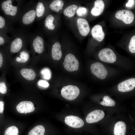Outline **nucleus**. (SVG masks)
Here are the masks:
<instances>
[{
    "label": "nucleus",
    "mask_w": 135,
    "mask_h": 135,
    "mask_svg": "<svg viewBox=\"0 0 135 135\" xmlns=\"http://www.w3.org/2000/svg\"><path fill=\"white\" fill-rule=\"evenodd\" d=\"M12 2V0H6L0 2V9L9 22L11 19L15 18L19 15V6L13 5Z\"/></svg>",
    "instance_id": "1"
},
{
    "label": "nucleus",
    "mask_w": 135,
    "mask_h": 135,
    "mask_svg": "<svg viewBox=\"0 0 135 135\" xmlns=\"http://www.w3.org/2000/svg\"><path fill=\"white\" fill-rule=\"evenodd\" d=\"M80 93V90L77 87L71 85L64 86L61 90L62 96L69 100L75 99L78 96Z\"/></svg>",
    "instance_id": "2"
},
{
    "label": "nucleus",
    "mask_w": 135,
    "mask_h": 135,
    "mask_svg": "<svg viewBox=\"0 0 135 135\" xmlns=\"http://www.w3.org/2000/svg\"><path fill=\"white\" fill-rule=\"evenodd\" d=\"M64 68L69 72L78 70L79 66L78 60L73 54L70 53L66 56L63 62Z\"/></svg>",
    "instance_id": "3"
},
{
    "label": "nucleus",
    "mask_w": 135,
    "mask_h": 135,
    "mask_svg": "<svg viewBox=\"0 0 135 135\" xmlns=\"http://www.w3.org/2000/svg\"><path fill=\"white\" fill-rule=\"evenodd\" d=\"M26 39L22 34H18L14 37L10 42V52L12 53H16L20 51Z\"/></svg>",
    "instance_id": "4"
},
{
    "label": "nucleus",
    "mask_w": 135,
    "mask_h": 135,
    "mask_svg": "<svg viewBox=\"0 0 135 135\" xmlns=\"http://www.w3.org/2000/svg\"><path fill=\"white\" fill-rule=\"evenodd\" d=\"M100 59L104 62L113 63L116 60V57L113 51L109 48H104L101 50L98 54Z\"/></svg>",
    "instance_id": "5"
},
{
    "label": "nucleus",
    "mask_w": 135,
    "mask_h": 135,
    "mask_svg": "<svg viewBox=\"0 0 135 135\" xmlns=\"http://www.w3.org/2000/svg\"><path fill=\"white\" fill-rule=\"evenodd\" d=\"M90 70L93 74L100 79H105L108 74V72L105 67L98 62L92 64L90 66Z\"/></svg>",
    "instance_id": "6"
},
{
    "label": "nucleus",
    "mask_w": 135,
    "mask_h": 135,
    "mask_svg": "<svg viewBox=\"0 0 135 135\" xmlns=\"http://www.w3.org/2000/svg\"><path fill=\"white\" fill-rule=\"evenodd\" d=\"M115 16L116 18L127 24L132 23L134 18L133 12L130 10H118L116 13Z\"/></svg>",
    "instance_id": "7"
},
{
    "label": "nucleus",
    "mask_w": 135,
    "mask_h": 135,
    "mask_svg": "<svg viewBox=\"0 0 135 135\" xmlns=\"http://www.w3.org/2000/svg\"><path fill=\"white\" fill-rule=\"evenodd\" d=\"M36 16V10L30 8L22 14L21 19L22 23L25 26L30 25L34 20Z\"/></svg>",
    "instance_id": "8"
},
{
    "label": "nucleus",
    "mask_w": 135,
    "mask_h": 135,
    "mask_svg": "<svg viewBox=\"0 0 135 135\" xmlns=\"http://www.w3.org/2000/svg\"><path fill=\"white\" fill-rule=\"evenodd\" d=\"M17 111L21 114L29 113L33 112L35 108L33 103L30 101L21 102L16 106Z\"/></svg>",
    "instance_id": "9"
},
{
    "label": "nucleus",
    "mask_w": 135,
    "mask_h": 135,
    "mask_svg": "<svg viewBox=\"0 0 135 135\" xmlns=\"http://www.w3.org/2000/svg\"><path fill=\"white\" fill-rule=\"evenodd\" d=\"M65 122L69 126L74 128H79L82 127L84 124L83 120L77 116H69L65 118Z\"/></svg>",
    "instance_id": "10"
},
{
    "label": "nucleus",
    "mask_w": 135,
    "mask_h": 135,
    "mask_svg": "<svg viewBox=\"0 0 135 135\" xmlns=\"http://www.w3.org/2000/svg\"><path fill=\"white\" fill-rule=\"evenodd\" d=\"M135 87V78H132L124 81L118 85V90L121 92H124L133 90Z\"/></svg>",
    "instance_id": "11"
},
{
    "label": "nucleus",
    "mask_w": 135,
    "mask_h": 135,
    "mask_svg": "<svg viewBox=\"0 0 135 135\" xmlns=\"http://www.w3.org/2000/svg\"><path fill=\"white\" fill-rule=\"evenodd\" d=\"M104 116V113L102 110H96L92 112L88 115L86 120L88 123L96 122L101 120Z\"/></svg>",
    "instance_id": "12"
},
{
    "label": "nucleus",
    "mask_w": 135,
    "mask_h": 135,
    "mask_svg": "<svg viewBox=\"0 0 135 135\" xmlns=\"http://www.w3.org/2000/svg\"><path fill=\"white\" fill-rule=\"evenodd\" d=\"M77 26L80 34L82 36H86L90 31V27L87 20L84 18H79L77 22Z\"/></svg>",
    "instance_id": "13"
},
{
    "label": "nucleus",
    "mask_w": 135,
    "mask_h": 135,
    "mask_svg": "<svg viewBox=\"0 0 135 135\" xmlns=\"http://www.w3.org/2000/svg\"><path fill=\"white\" fill-rule=\"evenodd\" d=\"M44 40L40 36H37L33 39L32 45L34 51L40 54L44 50Z\"/></svg>",
    "instance_id": "14"
},
{
    "label": "nucleus",
    "mask_w": 135,
    "mask_h": 135,
    "mask_svg": "<svg viewBox=\"0 0 135 135\" xmlns=\"http://www.w3.org/2000/svg\"><path fill=\"white\" fill-rule=\"evenodd\" d=\"M91 32L93 37L99 42L102 41L104 38V33L102 26L100 25L94 26L92 29Z\"/></svg>",
    "instance_id": "15"
},
{
    "label": "nucleus",
    "mask_w": 135,
    "mask_h": 135,
    "mask_svg": "<svg viewBox=\"0 0 135 135\" xmlns=\"http://www.w3.org/2000/svg\"><path fill=\"white\" fill-rule=\"evenodd\" d=\"M104 8V2L101 0H97L94 2V6L92 9L91 12L94 16H98L103 12Z\"/></svg>",
    "instance_id": "16"
},
{
    "label": "nucleus",
    "mask_w": 135,
    "mask_h": 135,
    "mask_svg": "<svg viewBox=\"0 0 135 135\" xmlns=\"http://www.w3.org/2000/svg\"><path fill=\"white\" fill-rule=\"evenodd\" d=\"M20 72L22 76L28 80H33L36 78V73L32 68H23L20 70Z\"/></svg>",
    "instance_id": "17"
},
{
    "label": "nucleus",
    "mask_w": 135,
    "mask_h": 135,
    "mask_svg": "<svg viewBox=\"0 0 135 135\" xmlns=\"http://www.w3.org/2000/svg\"><path fill=\"white\" fill-rule=\"evenodd\" d=\"M126 131V125L123 122L118 121L115 124L114 130V135H125Z\"/></svg>",
    "instance_id": "18"
},
{
    "label": "nucleus",
    "mask_w": 135,
    "mask_h": 135,
    "mask_svg": "<svg viewBox=\"0 0 135 135\" xmlns=\"http://www.w3.org/2000/svg\"><path fill=\"white\" fill-rule=\"evenodd\" d=\"M52 55L53 58L56 60H59L62 56L61 50V46L58 42H55L52 46Z\"/></svg>",
    "instance_id": "19"
},
{
    "label": "nucleus",
    "mask_w": 135,
    "mask_h": 135,
    "mask_svg": "<svg viewBox=\"0 0 135 135\" xmlns=\"http://www.w3.org/2000/svg\"><path fill=\"white\" fill-rule=\"evenodd\" d=\"M64 5V3L62 0H55L52 2L49 7L52 10L58 12L62 8Z\"/></svg>",
    "instance_id": "20"
},
{
    "label": "nucleus",
    "mask_w": 135,
    "mask_h": 135,
    "mask_svg": "<svg viewBox=\"0 0 135 135\" xmlns=\"http://www.w3.org/2000/svg\"><path fill=\"white\" fill-rule=\"evenodd\" d=\"M9 22L0 14V31L6 33L10 29Z\"/></svg>",
    "instance_id": "21"
},
{
    "label": "nucleus",
    "mask_w": 135,
    "mask_h": 135,
    "mask_svg": "<svg viewBox=\"0 0 135 135\" xmlns=\"http://www.w3.org/2000/svg\"><path fill=\"white\" fill-rule=\"evenodd\" d=\"M45 132L44 127L41 125L37 126L29 132L28 135H44Z\"/></svg>",
    "instance_id": "22"
},
{
    "label": "nucleus",
    "mask_w": 135,
    "mask_h": 135,
    "mask_svg": "<svg viewBox=\"0 0 135 135\" xmlns=\"http://www.w3.org/2000/svg\"><path fill=\"white\" fill-rule=\"evenodd\" d=\"M78 6L75 4L71 5L66 8L64 11V14L69 18L74 16Z\"/></svg>",
    "instance_id": "23"
},
{
    "label": "nucleus",
    "mask_w": 135,
    "mask_h": 135,
    "mask_svg": "<svg viewBox=\"0 0 135 135\" xmlns=\"http://www.w3.org/2000/svg\"><path fill=\"white\" fill-rule=\"evenodd\" d=\"M29 57V54L27 52L22 51L20 52L19 56L16 58V60L19 62H26L28 60Z\"/></svg>",
    "instance_id": "24"
},
{
    "label": "nucleus",
    "mask_w": 135,
    "mask_h": 135,
    "mask_svg": "<svg viewBox=\"0 0 135 135\" xmlns=\"http://www.w3.org/2000/svg\"><path fill=\"white\" fill-rule=\"evenodd\" d=\"M116 102L114 100L110 97L108 96H104L102 101L100 103V104L105 106H113L115 105Z\"/></svg>",
    "instance_id": "25"
},
{
    "label": "nucleus",
    "mask_w": 135,
    "mask_h": 135,
    "mask_svg": "<svg viewBox=\"0 0 135 135\" xmlns=\"http://www.w3.org/2000/svg\"><path fill=\"white\" fill-rule=\"evenodd\" d=\"M54 20V16L51 14L47 16L45 20V26L49 30H53L55 26L53 22Z\"/></svg>",
    "instance_id": "26"
},
{
    "label": "nucleus",
    "mask_w": 135,
    "mask_h": 135,
    "mask_svg": "<svg viewBox=\"0 0 135 135\" xmlns=\"http://www.w3.org/2000/svg\"><path fill=\"white\" fill-rule=\"evenodd\" d=\"M36 11V16L37 17H41L43 15L45 11V8L42 3L39 2L37 3Z\"/></svg>",
    "instance_id": "27"
},
{
    "label": "nucleus",
    "mask_w": 135,
    "mask_h": 135,
    "mask_svg": "<svg viewBox=\"0 0 135 135\" xmlns=\"http://www.w3.org/2000/svg\"><path fill=\"white\" fill-rule=\"evenodd\" d=\"M18 128L14 126H10L5 130L4 135H18Z\"/></svg>",
    "instance_id": "28"
},
{
    "label": "nucleus",
    "mask_w": 135,
    "mask_h": 135,
    "mask_svg": "<svg viewBox=\"0 0 135 135\" xmlns=\"http://www.w3.org/2000/svg\"><path fill=\"white\" fill-rule=\"evenodd\" d=\"M10 39L6 33L0 31V46L5 45Z\"/></svg>",
    "instance_id": "29"
},
{
    "label": "nucleus",
    "mask_w": 135,
    "mask_h": 135,
    "mask_svg": "<svg viewBox=\"0 0 135 135\" xmlns=\"http://www.w3.org/2000/svg\"><path fill=\"white\" fill-rule=\"evenodd\" d=\"M128 48L131 52L133 53H135V35L132 37L129 44Z\"/></svg>",
    "instance_id": "30"
},
{
    "label": "nucleus",
    "mask_w": 135,
    "mask_h": 135,
    "mask_svg": "<svg viewBox=\"0 0 135 135\" xmlns=\"http://www.w3.org/2000/svg\"><path fill=\"white\" fill-rule=\"evenodd\" d=\"M43 78L46 80H49L51 76V72L50 70L48 68H45L41 71Z\"/></svg>",
    "instance_id": "31"
},
{
    "label": "nucleus",
    "mask_w": 135,
    "mask_h": 135,
    "mask_svg": "<svg viewBox=\"0 0 135 135\" xmlns=\"http://www.w3.org/2000/svg\"><path fill=\"white\" fill-rule=\"evenodd\" d=\"M87 12L86 9L83 7H79L76 11L77 15L80 16H82L85 15Z\"/></svg>",
    "instance_id": "32"
},
{
    "label": "nucleus",
    "mask_w": 135,
    "mask_h": 135,
    "mask_svg": "<svg viewBox=\"0 0 135 135\" xmlns=\"http://www.w3.org/2000/svg\"><path fill=\"white\" fill-rule=\"evenodd\" d=\"M7 88L5 82L3 81H0V93L5 94L7 92Z\"/></svg>",
    "instance_id": "33"
},
{
    "label": "nucleus",
    "mask_w": 135,
    "mask_h": 135,
    "mask_svg": "<svg viewBox=\"0 0 135 135\" xmlns=\"http://www.w3.org/2000/svg\"><path fill=\"white\" fill-rule=\"evenodd\" d=\"M38 84L39 86L44 88L48 87L49 86V84L47 82L42 80H39L38 82Z\"/></svg>",
    "instance_id": "34"
},
{
    "label": "nucleus",
    "mask_w": 135,
    "mask_h": 135,
    "mask_svg": "<svg viewBox=\"0 0 135 135\" xmlns=\"http://www.w3.org/2000/svg\"><path fill=\"white\" fill-rule=\"evenodd\" d=\"M4 52L0 50V68L3 66L4 61Z\"/></svg>",
    "instance_id": "35"
},
{
    "label": "nucleus",
    "mask_w": 135,
    "mask_h": 135,
    "mask_svg": "<svg viewBox=\"0 0 135 135\" xmlns=\"http://www.w3.org/2000/svg\"><path fill=\"white\" fill-rule=\"evenodd\" d=\"M4 104L3 101L0 100V114L3 113L4 110Z\"/></svg>",
    "instance_id": "36"
},
{
    "label": "nucleus",
    "mask_w": 135,
    "mask_h": 135,
    "mask_svg": "<svg viewBox=\"0 0 135 135\" xmlns=\"http://www.w3.org/2000/svg\"><path fill=\"white\" fill-rule=\"evenodd\" d=\"M134 0H129L128 2L126 4V6L127 7H130L132 6L134 4Z\"/></svg>",
    "instance_id": "37"
},
{
    "label": "nucleus",
    "mask_w": 135,
    "mask_h": 135,
    "mask_svg": "<svg viewBox=\"0 0 135 135\" xmlns=\"http://www.w3.org/2000/svg\"><path fill=\"white\" fill-rule=\"evenodd\" d=\"M25 114H27V113H25Z\"/></svg>",
    "instance_id": "38"
}]
</instances>
